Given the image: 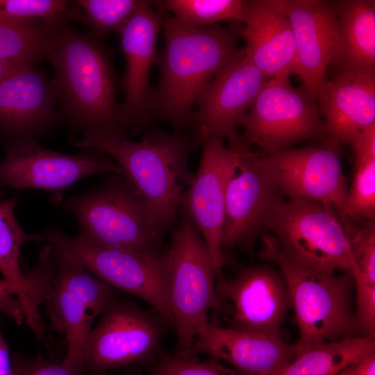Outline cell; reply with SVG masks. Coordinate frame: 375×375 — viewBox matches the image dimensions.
<instances>
[{"label":"cell","mask_w":375,"mask_h":375,"mask_svg":"<svg viewBox=\"0 0 375 375\" xmlns=\"http://www.w3.org/2000/svg\"><path fill=\"white\" fill-rule=\"evenodd\" d=\"M45 58L56 72L51 83L61 106L60 119L74 133L126 137L112 65L97 38L75 30L67 21L47 22Z\"/></svg>","instance_id":"cell-1"},{"label":"cell","mask_w":375,"mask_h":375,"mask_svg":"<svg viewBox=\"0 0 375 375\" xmlns=\"http://www.w3.org/2000/svg\"><path fill=\"white\" fill-rule=\"evenodd\" d=\"M162 26L161 76L150 121L167 120L179 130L191 122L192 107L212 78L238 53L240 27H196L174 16L162 18Z\"/></svg>","instance_id":"cell-2"},{"label":"cell","mask_w":375,"mask_h":375,"mask_svg":"<svg viewBox=\"0 0 375 375\" xmlns=\"http://www.w3.org/2000/svg\"><path fill=\"white\" fill-rule=\"evenodd\" d=\"M75 146L95 149L114 158L165 233L175 222L183 192L193 178L188 166L190 142L161 130L144 133L140 141L87 132Z\"/></svg>","instance_id":"cell-3"},{"label":"cell","mask_w":375,"mask_h":375,"mask_svg":"<svg viewBox=\"0 0 375 375\" xmlns=\"http://www.w3.org/2000/svg\"><path fill=\"white\" fill-rule=\"evenodd\" d=\"M261 240L259 258L278 267L288 290L299 328L297 356L324 342L360 336L352 310V273L310 269L287 256L269 233Z\"/></svg>","instance_id":"cell-4"},{"label":"cell","mask_w":375,"mask_h":375,"mask_svg":"<svg viewBox=\"0 0 375 375\" xmlns=\"http://www.w3.org/2000/svg\"><path fill=\"white\" fill-rule=\"evenodd\" d=\"M68 197L62 208L76 218L78 236L112 249L158 255L164 233L147 204L122 173Z\"/></svg>","instance_id":"cell-5"},{"label":"cell","mask_w":375,"mask_h":375,"mask_svg":"<svg viewBox=\"0 0 375 375\" xmlns=\"http://www.w3.org/2000/svg\"><path fill=\"white\" fill-rule=\"evenodd\" d=\"M165 251L169 302L176 334L174 355L181 356L192 346L199 331L217 308L216 279L207 246L196 226L184 214Z\"/></svg>","instance_id":"cell-6"},{"label":"cell","mask_w":375,"mask_h":375,"mask_svg":"<svg viewBox=\"0 0 375 375\" xmlns=\"http://www.w3.org/2000/svg\"><path fill=\"white\" fill-rule=\"evenodd\" d=\"M100 316L83 346L79 375L133 365L149 369L156 362L169 326L162 317L116 295Z\"/></svg>","instance_id":"cell-7"},{"label":"cell","mask_w":375,"mask_h":375,"mask_svg":"<svg viewBox=\"0 0 375 375\" xmlns=\"http://www.w3.org/2000/svg\"><path fill=\"white\" fill-rule=\"evenodd\" d=\"M42 235L56 252L101 281L148 303L174 330L165 251L151 255L108 249L79 236L69 237L57 228H50Z\"/></svg>","instance_id":"cell-8"},{"label":"cell","mask_w":375,"mask_h":375,"mask_svg":"<svg viewBox=\"0 0 375 375\" xmlns=\"http://www.w3.org/2000/svg\"><path fill=\"white\" fill-rule=\"evenodd\" d=\"M269 231L296 262L328 274L352 273L354 262L344 224L331 207L308 199H283Z\"/></svg>","instance_id":"cell-9"},{"label":"cell","mask_w":375,"mask_h":375,"mask_svg":"<svg viewBox=\"0 0 375 375\" xmlns=\"http://www.w3.org/2000/svg\"><path fill=\"white\" fill-rule=\"evenodd\" d=\"M52 250L55 265L42 281L40 300L48 308L53 328L65 333L64 360L79 374L81 354L92 324L115 297V290L75 261Z\"/></svg>","instance_id":"cell-10"},{"label":"cell","mask_w":375,"mask_h":375,"mask_svg":"<svg viewBox=\"0 0 375 375\" xmlns=\"http://www.w3.org/2000/svg\"><path fill=\"white\" fill-rule=\"evenodd\" d=\"M240 126L244 149L257 145L262 156L301 140L324 139L316 101L306 90L294 88L286 76L268 81Z\"/></svg>","instance_id":"cell-11"},{"label":"cell","mask_w":375,"mask_h":375,"mask_svg":"<svg viewBox=\"0 0 375 375\" xmlns=\"http://www.w3.org/2000/svg\"><path fill=\"white\" fill-rule=\"evenodd\" d=\"M271 78L262 74L246 57L243 49L212 78L192 115L197 140L226 138L229 148L246 151L237 126L252 107L260 91Z\"/></svg>","instance_id":"cell-12"},{"label":"cell","mask_w":375,"mask_h":375,"mask_svg":"<svg viewBox=\"0 0 375 375\" xmlns=\"http://www.w3.org/2000/svg\"><path fill=\"white\" fill-rule=\"evenodd\" d=\"M216 294L226 328L267 335L279 337L292 306L282 275L266 264L216 280Z\"/></svg>","instance_id":"cell-13"},{"label":"cell","mask_w":375,"mask_h":375,"mask_svg":"<svg viewBox=\"0 0 375 375\" xmlns=\"http://www.w3.org/2000/svg\"><path fill=\"white\" fill-rule=\"evenodd\" d=\"M108 172L124 173L116 162L95 149L65 154L42 147L35 138L21 137L5 147L0 160V188L58 192L85 176Z\"/></svg>","instance_id":"cell-14"},{"label":"cell","mask_w":375,"mask_h":375,"mask_svg":"<svg viewBox=\"0 0 375 375\" xmlns=\"http://www.w3.org/2000/svg\"><path fill=\"white\" fill-rule=\"evenodd\" d=\"M283 196L262 165L260 155L249 150L242 151L226 192L222 243L224 260L226 254L234 248L251 251L257 238L268 233Z\"/></svg>","instance_id":"cell-15"},{"label":"cell","mask_w":375,"mask_h":375,"mask_svg":"<svg viewBox=\"0 0 375 375\" xmlns=\"http://www.w3.org/2000/svg\"><path fill=\"white\" fill-rule=\"evenodd\" d=\"M338 147L323 142L320 145L286 148L271 154L259 155L262 165L283 195L327 205L344 223L348 188Z\"/></svg>","instance_id":"cell-16"},{"label":"cell","mask_w":375,"mask_h":375,"mask_svg":"<svg viewBox=\"0 0 375 375\" xmlns=\"http://www.w3.org/2000/svg\"><path fill=\"white\" fill-rule=\"evenodd\" d=\"M203 144L199 169L183 192L180 206L200 232L218 280L223 278L224 263L222 243L226 188L242 151L226 147L220 139Z\"/></svg>","instance_id":"cell-17"},{"label":"cell","mask_w":375,"mask_h":375,"mask_svg":"<svg viewBox=\"0 0 375 375\" xmlns=\"http://www.w3.org/2000/svg\"><path fill=\"white\" fill-rule=\"evenodd\" d=\"M154 3L147 1L119 33L126 62L120 114L126 130L133 132L150 122L153 90L149 84V73L159 60L156 42L162 25L160 14L153 8Z\"/></svg>","instance_id":"cell-18"},{"label":"cell","mask_w":375,"mask_h":375,"mask_svg":"<svg viewBox=\"0 0 375 375\" xmlns=\"http://www.w3.org/2000/svg\"><path fill=\"white\" fill-rule=\"evenodd\" d=\"M289 20L296 44L298 75L316 101L326 79V71L338 60L340 49L339 22L333 1L276 0Z\"/></svg>","instance_id":"cell-19"},{"label":"cell","mask_w":375,"mask_h":375,"mask_svg":"<svg viewBox=\"0 0 375 375\" xmlns=\"http://www.w3.org/2000/svg\"><path fill=\"white\" fill-rule=\"evenodd\" d=\"M324 117L323 142L351 144L375 123V69L341 68L321 85L316 97Z\"/></svg>","instance_id":"cell-20"},{"label":"cell","mask_w":375,"mask_h":375,"mask_svg":"<svg viewBox=\"0 0 375 375\" xmlns=\"http://www.w3.org/2000/svg\"><path fill=\"white\" fill-rule=\"evenodd\" d=\"M206 353L237 369L239 375H276L297 356L294 344L280 337L237 331L209 322L183 356Z\"/></svg>","instance_id":"cell-21"},{"label":"cell","mask_w":375,"mask_h":375,"mask_svg":"<svg viewBox=\"0 0 375 375\" xmlns=\"http://www.w3.org/2000/svg\"><path fill=\"white\" fill-rule=\"evenodd\" d=\"M56 96L47 76L35 66L20 68L0 81V131L37 139L60 120Z\"/></svg>","instance_id":"cell-22"},{"label":"cell","mask_w":375,"mask_h":375,"mask_svg":"<svg viewBox=\"0 0 375 375\" xmlns=\"http://www.w3.org/2000/svg\"><path fill=\"white\" fill-rule=\"evenodd\" d=\"M240 35L246 57L265 76L296 74L298 59L289 20L276 0L244 1Z\"/></svg>","instance_id":"cell-23"},{"label":"cell","mask_w":375,"mask_h":375,"mask_svg":"<svg viewBox=\"0 0 375 375\" xmlns=\"http://www.w3.org/2000/svg\"><path fill=\"white\" fill-rule=\"evenodd\" d=\"M340 49L335 62L340 69H375V1H333Z\"/></svg>","instance_id":"cell-24"},{"label":"cell","mask_w":375,"mask_h":375,"mask_svg":"<svg viewBox=\"0 0 375 375\" xmlns=\"http://www.w3.org/2000/svg\"><path fill=\"white\" fill-rule=\"evenodd\" d=\"M375 353V338L356 336L324 342L299 354L276 375H334Z\"/></svg>","instance_id":"cell-25"},{"label":"cell","mask_w":375,"mask_h":375,"mask_svg":"<svg viewBox=\"0 0 375 375\" xmlns=\"http://www.w3.org/2000/svg\"><path fill=\"white\" fill-rule=\"evenodd\" d=\"M47 22L0 21V59L21 67L35 66L45 57Z\"/></svg>","instance_id":"cell-26"},{"label":"cell","mask_w":375,"mask_h":375,"mask_svg":"<svg viewBox=\"0 0 375 375\" xmlns=\"http://www.w3.org/2000/svg\"><path fill=\"white\" fill-rule=\"evenodd\" d=\"M244 2L241 0H166L158 4L189 25L207 27L222 20L240 22Z\"/></svg>","instance_id":"cell-27"},{"label":"cell","mask_w":375,"mask_h":375,"mask_svg":"<svg viewBox=\"0 0 375 375\" xmlns=\"http://www.w3.org/2000/svg\"><path fill=\"white\" fill-rule=\"evenodd\" d=\"M78 19L83 12L73 3L62 0H0V21L10 23L48 22Z\"/></svg>","instance_id":"cell-28"},{"label":"cell","mask_w":375,"mask_h":375,"mask_svg":"<svg viewBox=\"0 0 375 375\" xmlns=\"http://www.w3.org/2000/svg\"><path fill=\"white\" fill-rule=\"evenodd\" d=\"M147 1L77 0L73 1L83 14L94 36L102 38L111 31H119Z\"/></svg>","instance_id":"cell-29"},{"label":"cell","mask_w":375,"mask_h":375,"mask_svg":"<svg viewBox=\"0 0 375 375\" xmlns=\"http://www.w3.org/2000/svg\"><path fill=\"white\" fill-rule=\"evenodd\" d=\"M345 222L374 221L375 158L354 164V176L344 205Z\"/></svg>","instance_id":"cell-30"},{"label":"cell","mask_w":375,"mask_h":375,"mask_svg":"<svg viewBox=\"0 0 375 375\" xmlns=\"http://www.w3.org/2000/svg\"><path fill=\"white\" fill-rule=\"evenodd\" d=\"M354 265L353 276L375 283V224L365 222L356 226L344 224Z\"/></svg>","instance_id":"cell-31"},{"label":"cell","mask_w":375,"mask_h":375,"mask_svg":"<svg viewBox=\"0 0 375 375\" xmlns=\"http://www.w3.org/2000/svg\"><path fill=\"white\" fill-rule=\"evenodd\" d=\"M148 369L150 375H239L215 357L199 360L170 354L163 349Z\"/></svg>","instance_id":"cell-32"},{"label":"cell","mask_w":375,"mask_h":375,"mask_svg":"<svg viewBox=\"0 0 375 375\" xmlns=\"http://www.w3.org/2000/svg\"><path fill=\"white\" fill-rule=\"evenodd\" d=\"M356 287L354 319L360 336L375 338V283L353 276Z\"/></svg>","instance_id":"cell-33"},{"label":"cell","mask_w":375,"mask_h":375,"mask_svg":"<svg viewBox=\"0 0 375 375\" xmlns=\"http://www.w3.org/2000/svg\"><path fill=\"white\" fill-rule=\"evenodd\" d=\"M12 362L13 375H79L64 359L54 362L40 354L31 357L15 356Z\"/></svg>","instance_id":"cell-34"},{"label":"cell","mask_w":375,"mask_h":375,"mask_svg":"<svg viewBox=\"0 0 375 375\" xmlns=\"http://www.w3.org/2000/svg\"><path fill=\"white\" fill-rule=\"evenodd\" d=\"M354 164L375 158V123L363 129L351 144Z\"/></svg>","instance_id":"cell-35"},{"label":"cell","mask_w":375,"mask_h":375,"mask_svg":"<svg viewBox=\"0 0 375 375\" xmlns=\"http://www.w3.org/2000/svg\"><path fill=\"white\" fill-rule=\"evenodd\" d=\"M15 294L13 286L4 279L0 280V307L21 322L24 319L23 313L18 301H12L10 295Z\"/></svg>","instance_id":"cell-36"},{"label":"cell","mask_w":375,"mask_h":375,"mask_svg":"<svg viewBox=\"0 0 375 375\" xmlns=\"http://www.w3.org/2000/svg\"><path fill=\"white\" fill-rule=\"evenodd\" d=\"M334 375H375V353L346 366Z\"/></svg>","instance_id":"cell-37"},{"label":"cell","mask_w":375,"mask_h":375,"mask_svg":"<svg viewBox=\"0 0 375 375\" xmlns=\"http://www.w3.org/2000/svg\"><path fill=\"white\" fill-rule=\"evenodd\" d=\"M0 375H13L12 362L10 358L8 345L2 333L0 321Z\"/></svg>","instance_id":"cell-38"},{"label":"cell","mask_w":375,"mask_h":375,"mask_svg":"<svg viewBox=\"0 0 375 375\" xmlns=\"http://www.w3.org/2000/svg\"><path fill=\"white\" fill-rule=\"evenodd\" d=\"M20 68L22 67L0 59V81Z\"/></svg>","instance_id":"cell-39"},{"label":"cell","mask_w":375,"mask_h":375,"mask_svg":"<svg viewBox=\"0 0 375 375\" xmlns=\"http://www.w3.org/2000/svg\"><path fill=\"white\" fill-rule=\"evenodd\" d=\"M101 375H108V374L106 373H105V374H102Z\"/></svg>","instance_id":"cell-40"}]
</instances>
